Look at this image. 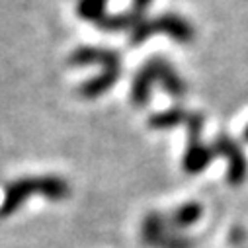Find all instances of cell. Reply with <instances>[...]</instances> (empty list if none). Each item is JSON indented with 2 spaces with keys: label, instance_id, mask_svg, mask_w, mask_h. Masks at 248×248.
<instances>
[{
  "label": "cell",
  "instance_id": "cell-1",
  "mask_svg": "<svg viewBox=\"0 0 248 248\" xmlns=\"http://www.w3.org/2000/svg\"><path fill=\"white\" fill-rule=\"evenodd\" d=\"M31 196H43L45 200H51V202H63L71 196V186L65 178L55 174L28 176V178L14 180L4 190V200L0 203V217H10Z\"/></svg>",
  "mask_w": 248,
  "mask_h": 248
},
{
  "label": "cell",
  "instance_id": "cell-2",
  "mask_svg": "<svg viewBox=\"0 0 248 248\" xmlns=\"http://www.w3.org/2000/svg\"><path fill=\"white\" fill-rule=\"evenodd\" d=\"M69 65L71 67H88V65H100L102 75L90 78L78 88V96L84 100H94L113 88V84L119 78L121 73V61L119 55L113 49L106 47H78L69 55Z\"/></svg>",
  "mask_w": 248,
  "mask_h": 248
},
{
  "label": "cell",
  "instance_id": "cell-3",
  "mask_svg": "<svg viewBox=\"0 0 248 248\" xmlns=\"http://www.w3.org/2000/svg\"><path fill=\"white\" fill-rule=\"evenodd\" d=\"M155 33H166L168 37L180 41V43H188L194 39V28L180 16L174 14H164L155 20H141L133 30H131V45H141Z\"/></svg>",
  "mask_w": 248,
  "mask_h": 248
},
{
  "label": "cell",
  "instance_id": "cell-4",
  "mask_svg": "<svg viewBox=\"0 0 248 248\" xmlns=\"http://www.w3.org/2000/svg\"><path fill=\"white\" fill-rule=\"evenodd\" d=\"M141 232H143V242L151 248H190L192 246V242L186 236L170 232L166 217L155 211L143 219Z\"/></svg>",
  "mask_w": 248,
  "mask_h": 248
},
{
  "label": "cell",
  "instance_id": "cell-5",
  "mask_svg": "<svg viewBox=\"0 0 248 248\" xmlns=\"http://www.w3.org/2000/svg\"><path fill=\"white\" fill-rule=\"evenodd\" d=\"M186 123H188V149H186L184 155V170L190 174H198L209 164L213 153L200 141L203 117L200 113H188L186 115Z\"/></svg>",
  "mask_w": 248,
  "mask_h": 248
},
{
  "label": "cell",
  "instance_id": "cell-6",
  "mask_svg": "<svg viewBox=\"0 0 248 248\" xmlns=\"http://www.w3.org/2000/svg\"><path fill=\"white\" fill-rule=\"evenodd\" d=\"M158 82V59H151L149 63H145L139 73L133 78L131 86V102L137 108H143L149 104L151 98V88L153 84Z\"/></svg>",
  "mask_w": 248,
  "mask_h": 248
},
{
  "label": "cell",
  "instance_id": "cell-7",
  "mask_svg": "<svg viewBox=\"0 0 248 248\" xmlns=\"http://www.w3.org/2000/svg\"><path fill=\"white\" fill-rule=\"evenodd\" d=\"M215 145H217V151L221 155H225L231 162V168H229L231 182H240L244 176V158H242L240 151L236 149V145L232 141H229L227 137H219Z\"/></svg>",
  "mask_w": 248,
  "mask_h": 248
},
{
  "label": "cell",
  "instance_id": "cell-8",
  "mask_svg": "<svg viewBox=\"0 0 248 248\" xmlns=\"http://www.w3.org/2000/svg\"><path fill=\"white\" fill-rule=\"evenodd\" d=\"M106 4H108V0H78L77 14H78L82 20H86V22L98 26V24L108 16Z\"/></svg>",
  "mask_w": 248,
  "mask_h": 248
},
{
  "label": "cell",
  "instance_id": "cell-9",
  "mask_svg": "<svg viewBox=\"0 0 248 248\" xmlns=\"http://www.w3.org/2000/svg\"><path fill=\"white\" fill-rule=\"evenodd\" d=\"M202 217V207L198 203H186L182 207H178L170 219H166L168 227H174V229H182V227H190L194 225L198 219Z\"/></svg>",
  "mask_w": 248,
  "mask_h": 248
},
{
  "label": "cell",
  "instance_id": "cell-10",
  "mask_svg": "<svg viewBox=\"0 0 248 248\" xmlns=\"http://www.w3.org/2000/svg\"><path fill=\"white\" fill-rule=\"evenodd\" d=\"M186 113L182 108H172V109H166V111H160V113H153L149 117V125L153 129H170L178 123L186 121Z\"/></svg>",
  "mask_w": 248,
  "mask_h": 248
},
{
  "label": "cell",
  "instance_id": "cell-11",
  "mask_svg": "<svg viewBox=\"0 0 248 248\" xmlns=\"http://www.w3.org/2000/svg\"><path fill=\"white\" fill-rule=\"evenodd\" d=\"M151 2H153V0H133L131 12H133L135 16H139V18H145V12H147V8H149Z\"/></svg>",
  "mask_w": 248,
  "mask_h": 248
},
{
  "label": "cell",
  "instance_id": "cell-12",
  "mask_svg": "<svg viewBox=\"0 0 248 248\" xmlns=\"http://www.w3.org/2000/svg\"><path fill=\"white\" fill-rule=\"evenodd\" d=\"M246 137H248V131H246Z\"/></svg>",
  "mask_w": 248,
  "mask_h": 248
}]
</instances>
